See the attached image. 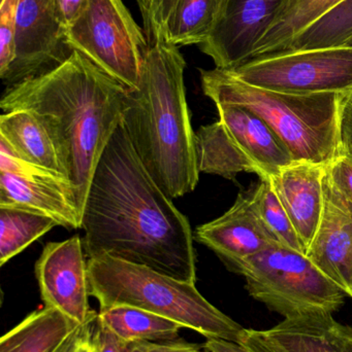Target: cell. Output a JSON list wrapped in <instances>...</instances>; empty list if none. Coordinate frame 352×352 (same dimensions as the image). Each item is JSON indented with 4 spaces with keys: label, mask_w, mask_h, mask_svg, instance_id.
Returning a JSON list of instances; mask_svg holds the SVG:
<instances>
[{
    "label": "cell",
    "mask_w": 352,
    "mask_h": 352,
    "mask_svg": "<svg viewBox=\"0 0 352 352\" xmlns=\"http://www.w3.org/2000/svg\"><path fill=\"white\" fill-rule=\"evenodd\" d=\"M289 0H219L210 36L200 45L216 68L234 70L247 63Z\"/></svg>",
    "instance_id": "cell-13"
},
{
    "label": "cell",
    "mask_w": 352,
    "mask_h": 352,
    "mask_svg": "<svg viewBox=\"0 0 352 352\" xmlns=\"http://www.w3.org/2000/svg\"><path fill=\"white\" fill-rule=\"evenodd\" d=\"M251 190L258 217L274 241L306 254L305 246L270 182L260 178Z\"/></svg>",
    "instance_id": "cell-25"
},
{
    "label": "cell",
    "mask_w": 352,
    "mask_h": 352,
    "mask_svg": "<svg viewBox=\"0 0 352 352\" xmlns=\"http://www.w3.org/2000/svg\"><path fill=\"white\" fill-rule=\"evenodd\" d=\"M82 238L45 244L35 264V276L45 307L61 312L76 324L95 314L89 305L88 261Z\"/></svg>",
    "instance_id": "cell-12"
},
{
    "label": "cell",
    "mask_w": 352,
    "mask_h": 352,
    "mask_svg": "<svg viewBox=\"0 0 352 352\" xmlns=\"http://www.w3.org/2000/svg\"><path fill=\"white\" fill-rule=\"evenodd\" d=\"M194 238L214 252L227 268L276 244L258 217L251 188L240 192L225 214L196 228Z\"/></svg>",
    "instance_id": "cell-15"
},
{
    "label": "cell",
    "mask_w": 352,
    "mask_h": 352,
    "mask_svg": "<svg viewBox=\"0 0 352 352\" xmlns=\"http://www.w3.org/2000/svg\"><path fill=\"white\" fill-rule=\"evenodd\" d=\"M205 95L215 105L245 107L275 132L293 161L330 165L340 156V125L346 95H298L252 86L227 70L200 69Z\"/></svg>",
    "instance_id": "cell-4"
},
{
    "label": "cell",
    "mask_w": 352,
    "mask_h": 352,
    "mask_svg": "<svg viewBox=\"0 0 352 352\" xmlns=\"http://www.w3.org/2000/svg\"><path fill=\"white\" fill-rule=\"evenodd\" d=\"M341 151L352 157V100L345 103L341 117Z\"/></svg>",
    "instance_id": "cell-33"
},
{
    "label": "cell",
    "mask_w": 352,
    "mask_h": 352,
    "mask_svg": "<svg viewBox=\"0 0 352 352\" xmlns=\"http://www.w3.org/2000/svg\"><path fill=\"white\" fill-rule=\"evenodd\" d=\"M185 66L179 47L165 41L151 43L138 88L128 89L122 117L138 158L172 200L191 192L200 180Z\"/></svg>",
    "instance_id": "cell-3"
},
{
    "label": "cell",
    "mask_w": 352,
    "mask_h": 352,
    "mask_svg": "<svg viewBox=\"0 0 352 352\" xmlns=\"http://www.w3.org/2000/svg\"><path fill=\"white\" fill-rule=\"evenodd\" d=\"M89 0H56L58 18L63 31L82 14Z\"/></svg>",
    "instance_id": "cell-32"
},
{
    "label": "cell",
    "mask_w": 352,
    "mask_h": 352,
    "mask_svg": "<svg viewBox=\"0 0 352 352\" xmlns=\"http://www.w3.org/2000/svg\"><path fill=\"white\" fill-rule=\"evenodd\" d=\"M275 328L289 335L302 352H352V328L333 314L287 318Z\"/></svg>",
    "instance_id": "cell-21"
},
{
    "label": "cell",
    "mask_w": 352,
    "mask_h": 352,
    "mask_svg": "<svg viewBox=\"0 0 352 352\" xmlns=\"http://www.w3.org/2000/svg\"><path fill=\"white\" fill-rule=\"evenodd\" d=\"M306 256L352 299V202L327 173L322 219Z\"/></svg>",
    "instance_id": "cell-14"
},
{
    "label": "cell",
    "mask_w": 352,
    "mask_h": 352,
    "mask_svg": "<svg viewBox=\"0 0 352 352\" xmlns=\"http://www.w3.org/2000/svg\"><path fill=\"white\" fill-rule=\"evenodd\" d=\"M346 47H352V38L349 41V43H347Z\"/></svg>",
    "instance_id": "cell-37"
},
{
    "label": "cell",
    "mask_w": 352,
    "mask_h": 352,
    "mask_svg": "<svg viewBox=\"0 0 352 352\" xmlns=\"http://www.w3.org/2000/svg\"><path fill=\"white\" fill-rule=\"evenodd\" d=\"M219 119L196 133L200 173L235 179L241 173L267 179L293 162L268 124L238 105H216Z\"/></svg>",
    "instance_id": "cell-7"
},
{
    "label": "cell",
    "mask_w": 352,
    "mask_h": 352,
    "mask_svg": "<svg viewBox=\"0 0 352 352\" xmlns=\"http://www.w3.org/2000/svg\"><path fill=\"white\" fill-rule=\"evenodd\" d=\"M64 43L124 86L138 88L149 43L122 0H89L64 30Z\"/></svg>",
    "instance_id": "cell-8"
},
{
    "label": "cell",
    "mask_w": 352,
    "mask_h": 352,
    "mask_svg": "<svg viewBox=\"0 0 352 352\" xmlns=\"http://www.w3.org/2000/svg\"><path fill=\"white\" fill-rule=\"evenodd\" d=\"M72 52L64 43L56 0H19L14 61L1 80L10 87L47 74Z\"/></svg>",
    "instance_id": "cell-11"
},
{
    "label": "cell",
    "mask_w": 352,
    "mask_h": 352,
    "mask_svg": "<svg viewBox=\"0 0 352 352\" xmlns=\"http://www.w3.org/2000/svg\"><path fill=\"white\" fill-rule=\"evenodd\" d=\"M351 38L352 0H342L293 37L281 53L346 47Z\"/></svg>",
    "instance_id": "cell-23"
},
{
    "label": "cell",
    "mask_w": 352,
    "mask_h": 352,
    "mask_svg": "<svg viewBox=\"0 0 352 352\" xmlns=\"http://www.w3.org/2000/svg\"><path fill=\"white\" fill-rule=\"evenodd\" d=\"M219 0H178L167 26V41L176 47L202 45L210 36Z\"/></svg>",
    "instance_id": "cell-24"
},
{
    "label": "cell",
    "mask_w": 352,
    "mask_h": 352,
    "mask_svg": "<svg viewBox=\"0 0 352 352\" xmlns=\"http://www.w3.org/2000/svg\"><path fill=\"white\" fill-rule=\"evenodd\" d=\"M57 310H35L4 334L0 352H54L78 327Z\"/></svg>",
    "instance_id": "cell-18"
},
{
    "label": "cell",
    "mask_w": 352,
    "mask_h": 352,
    "mask_svg": "<svg viewBox=\"0 0 352 352\" xmlns=\"http://www.w3.org/2000/svg\"><path fill=\"white\" fill-rule=\"evenodd\" d=\"M203 351H204L203 345L200 346L178 338L176 340L150 343L148 352H203Z\"/></svg>",
    "instance_id": "cell-34"
},
{
    "label": "cell",
    "mask_w": 352,
    "mask_h": 352,
    "mask_svg": "<svg viewBox=\"0 0 352 352\" xmlns=\"http://www.w3.org/2000/svg\"><path fill=\"white\" fill-rule=\"evenodd\" d=\"M227 269L245 278L246 289L254 300L284 320L333 314L347 297L306 254L280 244H272Z\"/></svg>",
    "instance_id": "cell-6"
},
{
    "label": "cell",
    "mask_w": 352,
    "mask_h": 352,
    "mask_svg": "<svg viewBox=\"0 0 352 352\" xmlns=\"http://www.w3.org/2000/svg\"><path fill=\"white\" fill-rule=\"evenodd\" d=\"M203 349L206 352H249L239 343L223 339H207Z\"/></svg>",
    "instance_id": "cell-35"
},
{
    "label": "cell",
    "mask_w": 352,
    "mask_h": 352,
    "mask_svg": "<svg viewBox=\"0 0 352 352\" xmlns=\"http://www.w3.org/2000/svg\"><path fill=\"white\" fill-rule=\"evenodd\" d=\"M327 167L293 161L266 179L293 221L306 252L322 219Z\"/></svg>",
    "instance_id": "cell-16"
},
{
    "label": "cell",
    "mask_w": 352,
    "mask_h": 352,
    "mask_svg": "<svg viewBox=\"0 0 352 352\" xmlns=\"http://www.w3.org/2000/svg\"><path fill=\"white\" fill-rule=\"evenodd\" d=\"M88 278L99 310L132 306L179 322L206 339L240 342L243 327L211 304L196 283L109 254L88 258Z\"/></svg>",
    "instance_id": "cell-5"
},
{
    "label": "cell",
    "mask_w": 352,
    "mask_h": 352,
    "mask_svg": "<svg viewBox=\"0 0 352 352\" xmlns=\"http://www.w3.org/2000/svg\"><path fill=\"white\" fill-rule=\"evenodd\" d=\"M19 0H1L0 4V78L14 61V28Z\"/></svg>",
    "instance_id": "cell-28"
},
{
    "label": "cell",
    "mask_w": 352,
    "mask_h": 352,
    "mask_svg": "<svg viewBox=\"0 0 352 352\" xmlns=\"http://www.w3.org/2000/svg\"><path fill=\"white\" fill-rule=\"evenodd\" d=\"M149 45L167 41V26L178 0H136Z\"/></svg>",
    "instance_id": "cell-26"
},
{
    "label": "cell",
    "mask_w": 352,
    "mask_h": 352,
    "mask_svg": "<svg viewBox=\"0 0 352 352\" xmlns=\"http://www.w3.org/2000/svg\"><path fill=\"white\" fill-rule=\"evenodd\" d=\"M81 228L88 258L109 254L196 283L189 221L149 175L122 123L93 175Z\"/></svg>",
    "instance_id": "cell-1"
},
{
    "label": "cell",
    "mask_w": 352,
    "mask_h": 352,
    "mask_svg": "<svg viewBox=\"0 0 352 352\" xmlns=\"http://www.w3.org/2000/svg\"><path fill=\"white\" fill-rule=\"evenodd\" d=\"M97 318L128 343L176 340L180 331L185 329L179 322L132 306H112L99 310Z\"/></svg>",
    "instance_id": "cell-19"
},
{
    "label": "cell",
    "mask_w": 352,
    "mask_h": 352,
    "mask_svg": "<svg viewBox=\"0 0 352 352\" xmlns=\"http://www.w3.org/2000/svg\"><path fill=\"white\" fill-rule=\"evenodd\" d=\"M97 314L85 324H79L54 352H94L92 336Z\"/></svg>",
    "instance_id": "cell-29"
},
{
    "label": "cell",
    "mask_w": 352,
    "mask_h": 352,
    "mask_svg": "<svg viewBox=\"0 0 352 352\" xmlns=\"http://www.w3.org/2000/svg\"><path fill=\"white\" fill-rule=\"evenodd\" d=\"M94 352H127L130 343L122 340L96 318L92 336Z\"/></svg>",
    "instance_id": "cell-31"
},
{
    "label": "cell",
    "mask_w": 352,
    "mask_h": 352,
    "mask_svg": "<svg viewBox=\"0 0 352 352\" xmlns=\"http://www.w3.org/2000/svg\"><path fill=\"white\" fill-rule=\"evenodd\" d=\"M0 206L35 211L68 230L79 229L82 217L68 177L26 162L0 138Z\"/></svg>",
    "instance_id": "cell-10"
},
{
    "label": "cell",
    "mask_w": 352,
    "mask_h": 352,
    "mask_svg": "<svg viewBox=\"0 0 352 352\" xmlns=\"http://www.w3.org/2000/svg\"><path fill=\"white\" fill-rule=\"evenodd\" d=\"M327 173L337 188L352 202V157L341 153L328 165Z\"/></svg>",
    "instance_id": "cell-30"
},
{
    "label": "cell",
    "mask_w": 352,
    "mask_h": 352,
    "mask_svg": "<svg viewBox=\"0 0 352 352\" xmlns=\"http://www.w3.org/2000/svg\"><path fill=\"white\" fill-rule=\"evenodd\" d=\"M341 1L342 0H289L254 47L249 61L284 51L293 37Z\"/></svg>",
    "instance_id": "cell-20"
},
{
    "label": "cell",
    "mask_w": 352,
    "mask_h": 352,
    "mask_svg": "<svg viewBox=\"0 0 352 352\" xmlns=\"http://www.w3.org/2000/svg\"><path fill=\"white\" fill-rule=\"evenodd\" d=\"M151 342H132L130 343L127 352H148Z\"/></svg>",
    "instance_id": "cell-36"
},
{
    "label": "cell",
    "mask_w": 352,
    "mask_h": 352,
    "mask_svg": "<svg viewBox=\"0 0 352 352\" xmlns=\"http://www.w3.org/2000/svg\"><path fill=\"white\" fill-rule=\"evenodd\" d=\"M0 138L22 160L65 175L51 138L33 113L27 111L4 113L0 117Z\"/></svg>",
    "instance_id": "cell-17"
},
{
    "label": "cell",
    "mask_w": 352,
    "mask_h": 352,
    "mask_svg": "<svg viewBox=\"0 0 352 352\" xmlns=\"http://www.w3.org/2000/svg\"><path fill=\"white\" fill-rule=\"evenodd\" d=\"M239 344L249 352H302L293 339L278 329H244Z\"/></svg>",
    "instance_id": "cell-27"
},
{
    "label": "cell",
    "mask_w": 352,
    "mask_h": 352,
    "mask_svg": "<svg viewBox=\"0 0 352 352\" xmlns=\"http://www.w3.org/2000/svg\"><path fill=\"white\" fill-rule=\"evenodd\" d=\"M57 226L55 219L41 213L0 206V266Z\"/></svg>",
    "instance_id": "cell-22"
},
{
    "label": "cell",
    "mask_w": 352,
    "mask_h": 352,
    "mask_svg": "<svg viewBox=\"0 0 352 352\" xmlns=\"http://www.w3.org/2000/svg\"><path fill=\"white\" fill-rule=\"evenodd\" d=\"M231 72L252 86L289 94L352 98V47L287 52L258 58Z\"/></svg>",
    "instance_id": "cell-9"
},
{
    "label": "cell",
    "mask_w": 352,
    "mask_h": 352,
    "mask_svg": "<svg viewBox=\"0 0 352 352\" xmlns=\"http://www.w3.org/2000/svg\"><path fill=\"white\" fill-rule=\"evenodd\" d=\"M127 87L72 51L47 74L8 87L4 113L27 111L51 138L81 217L99 160L122 123Z\"/></svg>",
    "instance_id": "cell-2"
}]
</instances>
